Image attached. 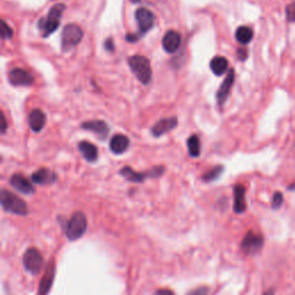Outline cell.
<instances>
[{"mask_svg":"<svg viewBox=\"0 0 295 295\" xmlns=\"http://www.w3.org/2000/svg\"><path fill=\"white\" fill-rule=\"evenodd\" d=\"M283 201H284L283 194L279 193V191L275 193V195H273V198H272V207H273V209H278L279 207H282Z\"/></svg>","mask_w":295,"mask_h":295,"instance_id":"4316f807","label":"cell"},{"mask_svg":"<svg viewBox=\"0 0 295 295\" xmlns=\"http://www.w3.org/2000/svg\"><path fill=\"white\" fill-rule=\"evenodd\" d=\"M246 208V188L242 184H236L234 187V211L242 213Z\"/></svg>","mask_w":295,"mask_h":295,"instance_id":"ffe728a7","label":"cell"},{"mask_svg":"<svg viewBox=\"0 0 295 295\" xmlns=\"http://www.w3.org/2000/svg\"><path fill=\"white\" fill-rule=\"evenodd\" d=\"M156 295H174V293L171 290L163 289V290L157 291V292H156Z\"/></svg>","mask_w":295,"mask_h":295,"instance_id":"d6a6232c","label":"cell"},{"mask_svg":"<svg viewBox=\"0 0 295 295\" xmlns=\"http://www.w3.org/2000/svg\"><path fill=\"white\" fill-rule=\"evenodd\" d=\"M81 127L83 129L90 130L92 133H95L99 138H104L108 137V135L110 133V127L108 126V123L103 120H90V121H85L83 122Z\"/></svg>","mask_w":295,"mask_h":295,"instance_id":"9a60e30c","label":"cell"},{"mask_svg":"<svg viewBox=\"0 0 295 295\" xmlns=\"http://www.w3.org/2000/svg\"><path fill=\"white\" fill-rule=\"evenodd\" d=\"M181 35L176 30H169L163 37V49L168 53H176L181 45Z\"/></svg>","mask_w":295,"mask_h":295,"instance_id":"5bb4252c","label":"cell"},{"mask_svg":"<svg viewBox=\"0 0 295 295\" xmlns=\"http://www.w3.org/2000/svg\"><path fill=\"white\" fill-rule=\"evenodd\" d=\"M263 246V237L259 234L253 232H248L246 236L243 237L242 243H241V248L246 254H254L256 251H258Z\"/></svg>","mask_w":295,"mask_h":295,"instance_id":"30bf717a","label":"cell"},{"mask_svg":"<svg viewBox=\"0 0 295 295\" xmlns=\"http://www.w3.org/2000/svg\"><path fill=\"white\" fill-rule=\"evenodd\" d=\"M87 217L83 212L77 211L74 213L68 222L66 223L65 232L69 240H77L83 236L87 230Z\"/></svg>","mask_w":295,"mask_h":295,"instance_id":"5b68a950","label":"cell"},{"mask_svg":"<svg viewBox=\"0 0 295 295\" xmlns=\"http://www.w3.org/2000/svg\"><path fill=\"white\" fill-rule=\"evenodd\" d=\"M55 275H56V264H55V261L51 259V261L49 262V264L46 265L45 273L41 280L37 295H48V293L50 292V290H51L52 287Z\"/></svg>","mask_w":295,"mask_h":295,"instance_id":"8fae6325","label":"cell"},{"mask_svg":"<svg viewBox=\"0 0 295 295\" xmlns=\"http://www.w3.org/2000/svg\"><path fill=\"white\" fill-rule=\"evenodd\" d=\"M7 129V121H6V117L3 115V112H1V133L5 134Z\"/></svg>","mask_w":295,"mask_h":295,"instance_id":"1f68e13d","label":"cell"},{"mask_svg":"<svg viewBox=\"0 0 295 295\" xmlns=\"http://www.w3.org/2000/svg\"><path fill=\"white\" fill-rule=\"evenodd\" d=\"M128 65H129L131 72L137 77L142 84H149L152 77V69L150 60L144 56H133L128 58Z\"/></svg>","mask_w":295,"mask_h":295,"instance_id":"7a4b0ae2","label":"cell"},{"mask_svg":"<svg viewBox=\"0 0 295 295\" xmlns=\"http://www.w3.org/2000/svg\"><path fill=\"white\" fill-rule=\"evenodd\" d=\"M165 172V169L163 166H157V168H154L148 172L140 173L134 171L129 166H125L120 170V174L127 179L128 181H131V182H143V181L147 179V177H161L163 173Z\"/></svg>","mask_w":295,"mask_h":295,"instance_id":"8992f818","label":"cell"},{"mask_svg":"<svg viewBox=\"0 0 295 295\" xmlns=\"http://www.w3.org/2000/svg\"><path fill=\"white\" fill-rule=\"evenodd\" d=\"M234 80H236V72H234V69L231 68L229 73H227V76L224 80V82L220 84L218 92H217V102H218L219 106H223L224 103L226 102L231 92V89L233 87Z\"/></svg>","mask_w":295,"mask_h":295,"instance_id":"7c38bea8","label":"cell"},{"mask_svg":"<svg viewBox=\"0 0 295 295\" xmlns=\"http://www.w3.org/2000/svg\"><path fill=\"white\" fill-rule=\"evenodd\" d=\"M135 19H136L141 36L147 34L148 31L155 26L156 17L154 13H152L150 9L144 8V7H141V8H138L136 12H135Z\"/></svg>","mask_w":295,"mask_h":295,"instance_id":"ba28073f","label":"cell"},{"mask_svg":"<svg viewBox=\"0 0 295 295\" xmlns=\"http://www.w3.org/2000/svg\"><path fill=\"white\" fill-rule=\"evenodd\" d=\"M187 148L191 157L196 158L201 155V142L197 135H191L187 140Z\"/></svg>","mask_w":295,"mask_h":295,"instance_id":"cb8c5ba5","label":"cell"},{"mask_svg":"<svg viewBox=\"0 0 295 295\" xmlns=\"http://www.w3.org/2000/svg\"><path fill=\"white\" fill-rule=\"evenodd\" d=\"M23 265L28 272L31 275H37L44 266V259L36 248H29L23 255Z\"/></svg>","mask_w":295,"mask_h":295,"instance_id":"52a82bcc","label":"cell"},{"mask_svg":"<svg viewBox=\"0 0 295 295\" xmlns=\"http://www.w3.org/2000/svg\"><path fill=\"white\" fill-rule=\"evenodd\" d=\"M209 292L208 287H198V289L191 291L188 295H207Z\"/></svg>","mask_w":295,"mask_h":295,"instance_id":"f1b7e54d","label":"cell"},{"mask_svg":"<svg viewBox=\"0 0 295 295\" xmlns=\"http://www.w3.org/2000/svg\"><path fill=\"white\" fill-rule=\"evenodd\" d=\"M140 37H141L140 34H127L126 41L130 42V43H135V42H137V40H140Z\"/></svg>","mask_w":295,"mask_h":295,"instance_id":"4dcf8cb0","label":"cell"},{"mask_svg":"<svg viewBox=\"0 0 295 295\" xmlns=\"http://www.w3.org/2000/svg\"><path fill=\"white\" fill-rule=\"evenodd\" d=\"M31 180L37 184H50L57 180V174L49 169H40L33 173Z\"/></svg>","mask_w":295,"mask_h":295,"instance_id":"d6986e66","label":"cell"},{"mask_svg":"<svg viewBox=\"0 0 295 295\" xmlns=\"http://www.w3.org/2000/svg\"><path fill=\"white\" fill-rule=\"evenodd\" d=\"M253 37H254V33L249 27H246V26L239 27L236 31V38L240 44H243V45L248 44V43H250L251 40H253Z\"/></svg>","mask_w":295,"mask_h":295,"instance_id":"603a6c76","label":"cell"},{"mask_svg":"<svg viewBox=\"0 0 295 295\" xmlns=\"http://www.w3.org/2000/svg\"><path fill=\"white\" fill-rule=\"evenodd\" d=\"M286 15L289 21H291V22H295V1L291 2L290 5L287 6Z\"/></svg>","mask_w":295,"mask_h":295,"instance_id":"83f0119b","label":"cell"},{"mask_svg":"<svg viewBox=\"0 0 295 295\" xmlns=\"http://www.w3.org/2000/svg\"><path fill=\"white\" fill-rule=\"evenodd\" d=\"M79 150L85 161L88 162H96L98 158V149L95 144L90 143L88 141H81L79 143Z\"/></svg>","mask_w":295,"mask_h":295,"instance_id":"44dd1931","label":"cell"},{"mask_svg":"<svg viewBox=\"0 0 295 295\" xmlns=\"http://www.w3.org/2000/svg\"><path fill=\"white\" fill-rule=\"evenodd\" d=\"M130 1L133 3H138V2H141V0H130Z\"/></svg>","mask_w":295,"mask_h":295,"instance_id":"d590c367","label":"cell"},{"mask_svg":"<svg viewBox=\"0 0 295 295\" xmlns=\"http://www.w3.org/2000/svg\"><path fill=\"white\" fill-rule=\"evenodd\" d=\"M177 125V117H170V118H164L161 119L154 125L151 128V134L154 135L155 137H159L162 135L169 133Z\"/></svg>","mask_w":295,"mask_h":295,"instance_id":"4fadbf2b","label":"cell"},{"mask_svg":"<svg viewBox=\"0 0 295 295\" xmlns=\"http://www.w3.org/2000/svg\"><path fill=\"white\" fill-rule=\"evenodd\" d=\"M1 38L2 41H6V40H9V38H12L13 36V29L10 28L8 24H7L6 21H1Z\"/></svg>","mask_w":295,"mask_h":295,"instance_id":"484cf974","label":"cell"},{"mask_svg":"<svg viewBox=\"0 0 295 295\" xmlns=\"http://www.w3.org/2000/svg\"><path fill=\"white\" fill-rule=\"evenodd\" d=\"M128 147H129V138L122 134L115 135L111 138V142H110V150L116 155L123 154Z\"/></svg>","mask_w":295,"mask_h":295,"instance_id":"ac0fdd59","label":"cell"},{"mask_svg":"<svg viewBox=\"0 0 295 295\" xmlns=\"http://www.w3.org/2000/svg\"><path fill=\"white\" fill-rule=\"evenodd\" d=\"M84 36L83 30L80 26L74 23H68L65 26L61 34V49L63 52H68L76 45L80 44Z\"/></svg>","mask_w":295,"mask_h":295,"instance_id":"277c9868","label":"cell"},{"mask_svg":"<svg viewBox=\"0 0 295 295\" xmlns=\"http://www.w3.org/2000/svg\"><path fill=\"white\" fill-rule=\"evenodd\" d=\"M223 170H224V168L222 165L215 166V168L209 170L208 172H205L203 174V177H202V179H203L205 182H211V181H215L218 179V177H220V174L223 173Z\"/></svg>","mask_w":295,"mask_h":295,"instance_id":"d4e9b609","label":"cell"},{"mask_svg":"<svg viewBox=\"0 0 295 295\" xmlns=\"http://www.w3.org/2000/svg\"><path fill=\"white\" fill-rule=\"evenodd\" d=\"M8 80L14 87H30L35 82L33 74L23 68H13L8 73Z\"/></svg>","mask_w":295,"mask_h":295,"instance_id":"9c48e42d","label":"cell"},{"mask_svg":"<svg viewBox=\"0 0 295 295\" xmlns=\"http://www.w3.org/2000/svg\"><path fill=\"white\" fill-rule=\"evenodd\" d=\"M237 56H239V58H240V60H244L247 58V51L246 50H243V49H240V50H237Z\"/></svg>","mask_w":295,"mask_h":295,"instance_id":"836d02e7","label":"cell"},{"mask_svg":"<svg viewBox=\"0 0 295 295\" xmlns=\"http://www.w3.org/2000/svg\"><path fill=\"white\" fill-rule=\"evenodd\" d=\"M9 182L16 190H19L20 193L27 195L35 193L34 186L26 177L22 176V174H14V176L10 177Z\"/></svg>","mask_w":295,"mask_h":295,"instance_id":"2e32d148","label":"cell"},{"mask_svg":"<svg viewBox=\"0 0 295 295\" xmlns=\"http://www.w3.org/2000/svg\"><path fill=\"white\" fill-rule=\"evenodd\" d=\"M104 48L108 50L109 52L115 51V42H113L112 38H109V40H106L105 44H104Z\"/></svg>","mask_w":295,"mask_h":295,"instance_id":"f546056e","label":"cell"},{"mask_svg":"<svg viewBox=\"0 0 295 295\" xmlns=\"http://www.w3.org/2000/svg\"><path fill=\"white\" fill-rule=\"evenodd\" d=\"M66 6L63 3H57L52 6L51 9L49 10L48 15L42 17L38 21V29L41 30L42 35L44 37H49L59 28L60 20H61L62 13L65 12Z\"/></svg>","mask_w":295,"mask_h":295,"instance_id":"6da1fadb","label":"cell"},{"mask_svg":"<svg viewBox=\"0 0 295 295\" xmlns=\"http://www.w3.org/2000/svg\"><path fill=\"white\" fill-rule=\"evenodd\" d=\"M1 205L3 210L14 213V215L26 216L28 215V211H29L26 202L22 198H20L15 194L10 193V191L6 189L1 190Z\"/></svg>","mask_w":295,"mask_h":295,"instance_id":"3957f363","label":"cell"},{"mask_svg":"<svg viewBox=\"0 0 295 295\" xmlns=\"http://www.w3.org/2000/svg\"><path fill=\"white\" fill-rule=\"evenodd\" d=\"M28 121H29V126L31 128V130L35 131V133H40L43 128H44L46 122L45 113L40 109H35L30 112Z\"/></svg>","mask_w":295,"mask_h":295,"instance_id":"e0dca14e","label":"cell"},{"mask_svg":"<svg viewBox=\"0 0 295 295\" xmlns=\"http://www.w3.org/2000/svg\"><path fill=\"white\" fill-rule=\"evenodd\" d=\"M210 68L215 75L220 76L229 68V61L225 57H215L210 61Z\"/></svg>","mask_w":295,"mask_h":295,"instance_id":"7402d4cb","label":"cell"},{"mask_svg":"<svg viewBox=\"0 0 295 295\" xmlns=\"http://www.w3.org/2000/svg\"><path fill=\"white\" fill-rule=\"evenodd\" d=\"M263 295H275V291L273 290H269V291H266V292L263 294Z\"/></svg>","mask_w":295,"mask_h":295,"instance_id":"e575fe53","label":"cell"}]
</instances>
